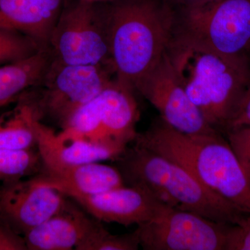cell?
<instances>
[{"mask_svg":"<svg viewBox=\"0 0 250 250\" xmlns=\"http://www.w3.org/2000/svg\"><path fill=\"white\" fill-rule=\"evenodd\" d=\"M65 0H0V29L16 31L49 49Z\"/></svg>","mask_w":250,"mask_h":250,"instance_id":"15","label":"cell"},{"mask_svg":"<svg viewBox=\"0 0 250 250\" xmlns=\"http://www.w3.org/2000/svg\"><path fill=\"white\" fill-rule=\"evenodd\" d=\"M41 156L34 149L28 150L0 149V182H13L40 172Z\"/></svg>","mask_w":250,"mask_h":250,"instance_id":"19","label":"cell"},{"mask_svg":"<svg viewBox=\"0 0 250 250\" xmlns=\"http://www.w3.org/2000/svg\"><path fill=\"white\" fill-rule=\"evenodd\" d=\"M173 37L250 68V0L173 8Z\"/></svg>","mask_w":250,"mask_h":250,"instance_id":"5","label":"cell"},{"mask_svg":"<svg viewBox=\"0 0 250 250\" xmlns=\"http://www.w3.org/2000/svg\"><path fill=\"white\" fill-rule=\"evenodd\" d=\"M133 143L177 163L210 191L250 214L249 179L222 133L186 134L160 119L138 133Z\"/></svg>","mask_w":250,"mask_h":250,"instance_id":"1","label":"cell"},{"mask_svg":"<svg viewBox=\"0 0 250 250\" xmlns=\"http://www.w3.org/2000/svg\"><path fill=\"white\" fill-rule=\"evenodd\" d=\"M110 56L117 80L136 90L160 62L174 27V10L165 0L106 1Z\"/></svg>","mask_w":250,"mask_h":250,"instance_id":"2","label":"cell"},{"mask_svg":"<svg viewBox=\"0 0 250 250\" xmlns=\"http://www.w3.org/2000/svg\"><path fill=\"white\" fill-rule=\"evenodd\" d=\"M135 91L153 105L171 127L186 134L215 132L192 103L167 55L137 85ZM220 132V131H219Z\"/></svg>","mask_w":250,"mask_h":250,"instance_id":"10","label":"cell"},{"mask_svg":"<svg viewBox=\"0 0 250 250\" xmlns=\"http://www.w3.org/2000/svg\"><path fill=\"white\" fill-rule=\"evenodd\" d=\"M84 1H89L92 3H101L106 2V1H113V0H84Z\"/></svg>","mask_w":250,"mask_h":250,"instance_id":"27","label":"cell"},{"mask_svg":"<svg viewBox=\"0 0 250 250\" xmlns=\"http://www.w3.org/2000/svg\"><path fill=\"white\" fill-rule=\"evenodd\" d=\"M36 178L57 189L64 195L70 193L96 195L126 185L118 167L100 162L41 170Z\"/></svg>","mask_w":250,"mask_h":250,"instance_id":"16","label":"cell"},{"mask_svg":"<svg viewBox=\"0 0 250 250\" xmlns=\"http://www.w3.org/2000/svg\"><path fill=\"white\" fill-rule=\"evenodd\" d=\"M49 49L52 58L62 63L103 65L113 71L105 2L65 0L49 38Z\"/></svg>","mask_w":250,"mask_h":250,"instance_id":"8","label":"cell"},{"mask_svg":"<svg viewBox=\"0 0 250 250\" xmlns=\"http://www.w3.org/2000/svg\"><path fill=\"white\" fill-rule=\"evenodd\" d=\"M225 250H250V214L229 227Z\"/></svg>","mask_w":250,"mask_h":250,"instance_id":"23","label":"cell"},{"mask_svg":"<svg viewBox=\"0 0 250 250\" xmlns=\"http://www.w3.org/2000/svg\"><path fill=\"white\" fill-rule=\"evenodd\" d=\"M67 197L35 177L0 186V218L24 234L57 213Z\"/></svg>","mask_w":250,"mask_h":250,"instance_id":"11","label":"cell"},{"mask_svg":"<svg viewBox=\"0 0 250 250\" xmlns=\"http://www.w3.org/2000/svg\"><path fill=\"white\" fill-rule=\"evenodd\" d=\"M86 213L67 197L57 213L23 235L28 250H76L98 222Z\"/></svg>","mask_w":250,"mask_h":250,"instance_id":"14","label":"cell"},{"mask_svg":"<svg viewBox=\"0 0 250 250\" xmlns=\"http://www.w3.org/2000/svg\"><path fill=\"white\" fill-rule=\"evenodd\" d=\"M224 134L238 156L250 183V126L230 129Z\"/></svg>","mask_w":250,"mask_h":250,"instance_id":"22","label":"cell"},{"mask_svg":"<svg viewBox=\"0 0 250 250\" xmlns=\"http://www.w3.org/2000/svg\"><path fill=\"white\" fill-rule=\"evenodd\" d=\"M14 108L0 116V149L28 150L37 147L35 111L25 94L15 102Z\"/></svg>","mask_w":250,"mask_h":250,"instance_id":"18","label":"cell"},{"mask_svg":"<svg viewBox=\"0 0 250 250\" xmlns=\"http://www.w3.org/2000/svg\"><path fill=\"white\" fill-rule=\"evenodd\" d=\"M116 77L103 65H70L52 58L39 87L24 92L39 121L63 127L72 115L95 98Z\"/></svg>","mask_w":250,"mask_h":250,"instance_id":"6","label":"cell"},{"mask_svg":"<svg viewBox=\"0 0 250 250\" xmlns=\"http://www.w3.org/2000/svg\"><path fill=\"white\" fill-rule=\"evenodd\" d=\"M0 250H28L24 236L0 218Z\"/></svg>","mask_w":250,"mask_h":250,"instance_id":"24","label":"cell"},{"mask_svg":"<svg viewBox=\"0 0 250 250\" xmlns=\"http://www.w3.org/2000/svg\"><path fill=\"white\" fill-rule=\"evenodd\" d=\"M242 126H250V80L224 134L229 130Z\"/></svg>","mask_w":250,"mask_h":250,"instance_id":"25","label":"cell"},{"mask_svg":"<svg viewBox=\"0 0 250 250\" xmlns=\"http://www.w3.org/2000/svg\"><path fill=\"white\" fill-rule=\"evenodd\" d=\"M229 226L168 207L134 232L144 250H225Z\"/></svg>","mask_w":250,"mask_h":250,"instance_id":"9","label":"cell"},{"mask_svg":"<svg viewBox=\"0 0 250 250\" xmlns=\"http://www.w3.org/2000/svg\"><path fill=\"white\" fill-rule=\"evenodd\" d=\"M52 56L41 49L29 57L0 65V102L14 103L24 92L40 85Z\"/></svg>","mask_w":250,"mask_h":250,"instance_id":"17","label":"cell"},{"mask_svg":"<svg viewBox=\"0 0 250 250\" xmlns=\"http://www.w3.org/2000/svg\"><path fill=\"white\" fill-rule=\"evenodd\" d=\"M139 247V239L134 231L123 235L112 234L98 220L76 250H136Z\"/></svg>","mask_w":250,"mask_h":250,"instance_id":"20","label":"cell"},{"mask_svg":"<svg viewBox=\"0 0 250 250\" xmlns=\"http://www.w3.org/2000/svg\"><path fill=\"white\" fill-rule=\"evenodd\" d=\"M167 55L204 119L224 134L249 83L250 67L174 38Z\"/></svg>","mask_w":250,"mask_h":250,"instance_id":"4","label":"cell"},{"mask_svg":"<svg viewBox=\"0 0 250 250\" xmlns=\"http://www.w3.org/2000/svg\"><path fill=\"white\" fill-rule=\"evenodd\" d=\"M66 197L98 221L126 227L150 221L168 208L146 189L135 186H122L96 195L70 193Z\"/></svg>","mask_w":250,"mask_h":250,"instance_id":"12","label":"cell"},{"mask_svg":"<svg viewBox=\"0 0 250 250\" xmlns=\"http://www.w3.org/2000/svg\"><path fill=\"white\" fill-rule=\"evenodd\" d=\"M134 92L116 79L79 108L59 134L126 150L138 134L136 127L140 113Z\"/></svg>","mask_w":250,"mask_h":250,"instance_id":"7","label":"cell"},{"mask_svg":"<svg viewBox=\"0 0 250 250\" xmlns=\"http://www.w3.org/2000/svg\"><path fill=\"white\" fill-rule=\"evenodd\" d=\"M165 1H167L172 7L177 8L202 4V3L211 1V0H165Z\"/></svg>","mask_w":250,"mask_h":250,"instance_id":"26","label":"cell"},{"mask_svg":"<svg viewBox=\"0 0 250 250\" xmlns=\"http://www.w3.org/2000/svg\"><path fill=\"white\" fill-rule=\"evenodd\" d=\"M38 152L41 156V170H53L101 162L116 161L125 151L118 148L85 140L61 136L38 120L36 124Z\"/></svg>","mask_w":250,"mask_h":250,"instance_id":"13","label":"cell"},{"mask_svg":"<svg viewBox=\"0 0 250 250\" xmlns=\"http://www.w3.org/2000/svg\"><path fill=\"white\" fill-rule=\"evenodd\" d=\"M41 49L21 33L0 29V65L25 58Z\"/></svg>","mask_w":250,"mask_h":250,"instance_id":"21","label":"cell"},{"mask_svg":"<svg viewBox=\"0 0 250 250\" xmlns=\"http://www.w3.org/2000/svg\"><path fill=\"white\" fill-rule=\"evenodd\" d=\"M9 103H4V102H0V108L3 107V106H6V105L9 104Z\"/></svg>","mask_w":250,"mask_h":250,"instance_id":"28","label":"cell"},{"mask_svg":"<svg viewBox=\"0 0 250 250\" xmlns=\"http://www.w3.org/2000/svg\"><path fill=\"white\" fill-rule=\"evenodd\" d=\"M116 161L126 185L146 189L174 209L228 225L249 215L210 191L177 163L136 143Z\"/></svg>","mask_w":250,"mask_h":250,"instance_id":"3","label":"cell"}]
</instances>
